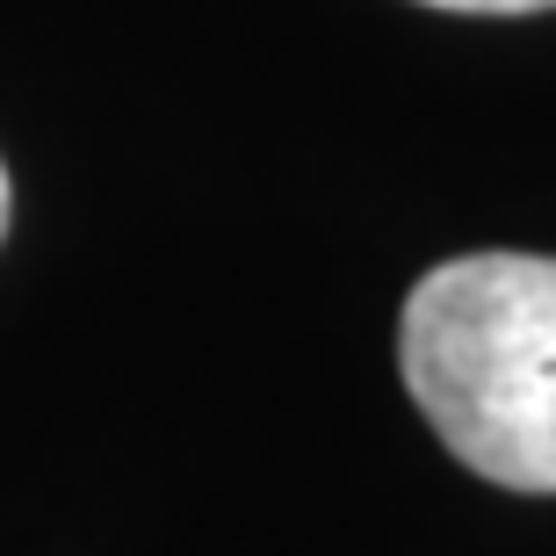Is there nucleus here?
Here are the masks:
<instances>
[{
  "mask_svg": "<svg viewBox=\"0 0 556 556\" xmlns=\"http://www.w3.org/2000/svg\"><path fill=\"white\" fill-rule=\"evenodd\" d=\"M397 369L463 470L498 492H556V261L463 253L419 275Z\"/></svg>",
  "mask_w": 556,
  "mask_h": 556,
  "instance_id": "nucleus-1",
  "label": "nucleus"
},
{
  "mask_svg": "<svg viewBox=\"0 0 556 556\" xmlns=\"http://www.w3.org/2000/svg\"><path fill=\"white\" fill-rule=\"evenodd\" d=\"M427 8H455V15H535L556 0H427Z\"/></svg>",
  "mask_w": 556,
  "mask_h": 556,
  "instance_id": "nucleus-2",
  "label": "nucleus"
},
{
  "mask_svg": "<svg viewBox=\"0 0 556 556\" xmlns=\"http://www.w3.org/2000/svg\"><path fill=\"white\" fill-rule=\"evenodd\" d=\"M8 210H15V188H8V166H0V239H8Z\"/></svg>",
  "mask_w": 556,
  "mask_h": 556,
  "instance_id": "nucleus-3",
  "label": "nucleus"
}]
</instances>
